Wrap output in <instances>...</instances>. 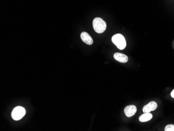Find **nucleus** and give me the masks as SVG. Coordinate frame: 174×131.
<instances>
[{"label": "nucleus", "mask_w": 174, "mask_h": 131, "mask_svg": "<svg viewBox=\"0 0 174 131\" xmlns=\"http://www.w3.org/2000/svg\"><path fill=\"white\" fill-rule=\"evenodd\" d=\"M26 110L24 108L17 106L13 109L12 112V117L15 121L21 120L25 115Z\"/></svg>", "instance_id": "obj_3"}, {"label": "nucleus", "mask_w": 174, "mask_h": 131, "mask_svg": "<svg viewBox=\"0 0 174 131\" xmlns=\"http://www.w3.org/2000/svg\"><path fill=\"white\" fill-rule=\"evenodd\" d=\"M153 115L152 114L150 113H144L143 115H141L139 117V121L141 122H147L151 119H152Z\"/></svg>", "instance_id": "obj_8"}, {"label": "nucleus", "mask_w": 174, "mask_h": 131, "mask_svg": "<svg viewBox=\"0 0 174 131\" xmlns=\"http://www.w3.org/2000/svg\"><path fill=\"white\" fill-rule=\"evenodd\" d=\"M93 27L94 30L98 33H103L106 30V24L105 22L100 18H96L94 19Z\"/></svg>", "instance_id": "obj_1"}, {"label": "nucleus", "mask_w": 174, "mask_h": 131, "mask_svg": "<svg viewBox=\"0 0 174 131\" xmlns=\"http://www.w3.org/2000/svg\"><path fill=\"white\" fill-rule=\"evenodd\" d=\"M171 96L172 97V98H174V89H173L172 92H171Z\"/></svg>", "instance_id": "obj_10"}, {"label": "nucleus", "mask_w": 174, "mask_h": 131, "mask_svg": "<svg viewBox=\"0 0 174 131\" xmlns=\"http://www.w3.org/2000/svg\"><path fill=\"white\" fill-rule=\"evenodd\" d=\"M114 58L120 63H126L128 61V57L124 54L120 53H115L114 54Z\"/></svg>", "instance_id": "obj_7"}, {"label": "nucleus", "mask_w": 174, "mask_h": 131, "mask_svg": "<svg viewBox=\"0 0 174 131\" xmlns=\"http://www.w3.org/2000/svg\"><path fill=\"white\" fill-rule=\"evenodd\" d=\"M157 108V104L155 101H151L143 108V113H150L152 111L155 110Z\"/></svg>", "instance_id": "obj_5"}, {"label": "nucleus", "mask_w": 174, "mask_h": 131, "mask_svg": "<svg viewBox=\"0 0 174 131\" xmlns=\"http://www.w3.org/2000/svg\"><path fill=\"white\" fill-rule=\"evenodd\" d=\"M112 41L119 50H123L126 47V41L125 38L120 33L114 35L112 38Z\"/></svg>", "instance_id": "obj_2"}, {"label": "nucleus", "mask_w": 174, "mask_h": 131, "mask_svg": "<svg viewBox=\"0 0 174 131\" xmlns=\"http://www.w3.org/2000/svg\"><path fill=\"white\" fill-rule=\"evenodd\" d=\"M137 110V109L136 106L134 105H129L125 107L124 109V113L127 117L130 118L135 115Z\"/></svg>", "instance_id": "obj_4"}, {"label": "nucleus", "mask_w": 174, "mask_h": 131, "mask_svg": "<svg viewBox=\"0 0 174 131\" xmlns=\"http://www.w3.org/2000/svg\"><path fill=\"white\" fill-rule=\"evenodd\" d=\"M165 131H174V125L169 124L167 125L165 128Z\"/></svg>", "instance_id": "obj_9"}, {"label": "nucleus", "mask_w": 174, "mask_h": 131, "mask_svg": "<svg viewBox=\"0 0 174 131\" xmlns=\"http://www.w3.org/2000/svg\"><path fill=\"white\" fill-rule=\"evenodd\" d=\"M80 38L81 40L88 45H91L94 43V40L86 32H82L81 33Z\"/></svg>", "instance_id": "obj_6"}]
</instances>
